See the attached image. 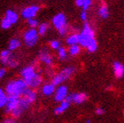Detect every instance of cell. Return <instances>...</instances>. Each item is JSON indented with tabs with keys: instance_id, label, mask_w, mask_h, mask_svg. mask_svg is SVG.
<instances>
[{
	"instance_id": "d6986e66",
	"label": "cell",
	"mask_w": 124,
	"mask_h": 123,
	"mask_svg": "<svg viewBox=\"0 0 124 123\" xmlns=\"http://www.w3.org/2000/svg\"><path fill=\"white\" fill-rule=\"evenodd\" d=\"M5 18L7 19L12 25L17 23L18 20H19V15H18V13L16 12H14V11H12V10H7L6 11Z\"/></svg>"
},
{
	"instance_id": "7a4b0ae2",
	"label": "cell",
	"mask_w": 124,
	"mask_h": 123,
	"mask_svg": "<svg viewBox=\"0 0 124 123\" xmlns=\"http://www.w3.org/2000/svg\"><path fill=\"white\" fill-rule=\"evenodd\" d=\"M0 62L4 66L9 67L12 69H14L19 65V62L17 61L12 51H10L9 49L3 50L2 52L0 53Z\"/></svg>"
},
{
	"instance_id": "f546056e",
	"label": "cell",
	"mask_w": 124,
	"mask_h": 123,
	"mask_svg": "<svg viewBox=\"0 0 124 123\" xmlns=\"http://www.w3.org/2000/svg\"><path fill=\"white\" fill-rule=\"evenodd\" d=\"M49 47L52 48V49H55V50H57L60 47H61V44L58 40H51L49 42Z\"/></svg>"
},
{
	"instance_id": "5bb4252c",
	"label": "cell",
	"mask_w": 124,
	"mask_h": 123,
	"mask_svg": "<svg viewBox=\"0 0 124 123\" xmlns=\"http://www.w3.org/2000/svg\"><path fill=\"white\" fill-rule=\"evenodd\" d=\"M36 96H37V95H36L35 91L33 90V89H31V88L28 87L26 89V92H24V94L21 96V98H23V99L31 106L33 102L35 101Z\"/></svg>"
},
{
	"instance_id": "1f68e13d",
	"label": "cell",
	"mask_w": 124,
	"mask_h": 123,
	"mask_svg": "<svg viewBox=\"0 0 124 123\" xmlns=\"http://www.w3.org/2000/svg\"><path fill=\"white\" fill-rule=\"evenodd\" d=\"M104 113H105V111H104L103 108L99 107V108L96 109V114H97V115H102V114H104Z\"/></svg>"
},
{
	"instance_id": "8d00e7d4",
	"label": "cell",
	"mask_w": 124,
	"mask_h": 123,
	"mask_svg": "<svg viewBox=\"0 0 124 123\" xmlns=\"http://www.w3.org/2000/svg\"><path fill=\"white\" fill-rule=\"evenodd\" d=\"M86 123H91V121H90V120H87V121H86Z\"/></svg>"
},
{
	"instance_id": "30bf717a",
	"label": "cell",
	"mask_w": 124,
	"mask_h": 123,
	"mask_svg": "<svg viewBox=\"0 0 124 123\" xmlns=\"http://www.w3.org/2000/svg\"><path fill=\"white\" fill-rule=\"evenodd\" d=\"M40 11V7L37 5H30L24 8L21 11V16L26 19L34 18L37 14V12Z\"/></svg>"
},
{
	"instance_id": "2e32d148",
	"label": "cell",
	"mask_w": 124,
	"mask_h": 123,
	"mask_svg": "<svg viewBox=\"0 0 124 123\" xmlns=\"http://www.w3.org/2000/svg\"><path fill=\"white\" fill-rule=\"evenodd\" d=\"M70 105V102L69 100H67L65 99L64 100H62V102H60V104L58 105L57 107H55V114L59 115V114H63L65 111H66L67 109L69 108Z\"/></svg>"
},
{
	"instance_id": "7402d4cb",
	"label": "cell",
	"mask_w": 124,
	"mask_h": 123,
	"mask_svg": "<svg viewBox=\"0 0 124 123\" xmlns=\"http://www.w3.org/2000/svg\"><path fill=\"white\" fill-rule=\"evenodd\" d=\"M48 29V23H41L38 26V29H37V33L39 35L43 36L45 35Z\"/></svg>"
},
{
	"instance_id": "9a60e30c",
	"label": "cell",
	"mask_w": 124,
	"mask_h": 123,
	"mask_svg": "<svg viewBox=\"0 0 124 123\" xmlns=\"http://www.w3.org/2000/svg\"><path fill=\"white\" fill-rule=\"evenodd\" d=\"M41 83H42V77H41V75H39L37 73L26 85H27V86L29 88H31V89H36V88L39 87L41 85Z\"/></svg>"
},
{
	"instance_id": "e0dca14e",
	"label": "cell",
	"mask_w": 124,
	"mask_h": 123,
	"mask_svg": "<svg viewBox=\"0 0 124 123\" xmlns=\"http://www.w3.org/2000/svg\"><path fill=\"white\" fill-rule=\"evenodd\" d=\"M113 68H114V72L117 78H121L124 75V65L122 64L119 62H115L113 64Z\"/></svg>"
},
{
	"instance_id": "44dd1931",
	"label": "cell",
	"mask_w": 124,
	"mask_h": 123,
	"mask_svg": "<svg viewBox=\"0 0 124 123\" xmlns=\"http://www.w3.org/2000/svg\"><path fill=\"white\" fill-rule=\"evenodd\" d=\"M78 41H79V36L78 33H72V34L68 36L66 39V43L69 46L77 45V44H78Z\"/></svg>"
},
{
	"instance_id": "cb8c5ba5",
	"label": "cell",
	"mask_w": 124,
	"mask_h": 123,
	"mask_svg": "<svg viewBox=\"0 0 124 123\" xmlns=\"http://www.w3.org/2000/svg\"><path fill=\"white\" fill-rule=\"evenodd\" d=\"M99 15L100 16V18L102 19H107L109 16V11L108 8L106 5H102L101 7L99 9Z\"/></svg>"
},
{
	"instance_id": "e575fe53",
	"label": "cell",
	"mask_w": 124,
	"mask_h": 123,
	"mask_svg": "<svg viewBox=\"0 0 124 123\" xmlns=\"http://www.w3.org/2000/svg\"><path fill=\"white\" fill-rule=\"evenodd\" d=\"M75 4H76L77 6H78V7H82V5H83V0H76V1H75Z\"/></svg>"
},
{
	"instance_id": "3957f363",
	"label": "cell",
	"mask_w": 124,
	"mask_h": 123,
	"mask_svg": "<svg viewBox=\"0 0 124 123\" xmlns=\"http://www.w3.org/2000/svg\"><path fill=\"white\" fill-rule=\"evenodd\" d=\"M78 36H79L78 44H80V46H82V47H86L92 40H94V32L91 28V26H89L88 23H85L83 30L78 34Z\"/></svg>"
},
{
	"instance_id": "4fadbf2b",
	"label": "cell",
	"mask_w": 124,
	"mask_h": 123,
	"mask_svg": "<svg viewBox=\"0 0 124 123\" xmlns=\"http://www.w3.org/2000/svg\"><path fill=\"white\" fill-rule=\"evenodd\" d=\"M39 59L41 62L47 65V66H50L53 63V57L52 55L49 54L47 49H42L41 50V52L39 54Z\"/></svg>"
},
{
	"instance_id": "277c9868",
	"label": "cell",
	"mask_w": 124,
	"mask_h": 123,
	"mask_svg": "<svg viewBox=\"0 0 124 123\" xmlns=\"http://www.w3.org/2000/svg\"><path fill=\"white\" fill-rule=\"evenodd\" d=\"M52 24L57 29L60 35H65L67 33V23L65 15L62 12H59L52 19Z\"/></svg>"
},
{
	"instance_id": "d590c367",
	"label": "cell",
	"mask_w": 124,
	"mask_h": 123,
	"mask_svg": "<svg viewBox=\"0 0 124 123\" xmlns=\"http://www.w3.org/2000/svg\"><path fill=\"white\" fill-rule=\"evenodd\" d=\"M3 123H16V122H15V121H13L12 119L8 118V119H6V120H5V121H4V122H3Z\"/></svg>"
},
{
	"instance_id": "f1b7e54d",
	"label": "cell",
	"mask_w": 124,
	"mask_h": 123,
	"mask_svg": "<svg viewBox=\"0 0 124 123\" xmlns=\"http://www.w3.org/2000/svg\"><path fill=\"white\" fill-rule=\"evenodd\" d=\"M1 27H2V29H5V30H6V29H9L11 26H12V24L11 23V22L8 20L7 19H5V18H4V19L1 20Z\"/></svg>"
},
{
	"instance_id": "9c48e42d",
	"label": "cell",
	"mask_w": 124,
	"mask_h": 123,
	"mask_svg": "<svg viewBox=\"0 0 124 123\" xmlns=\"http://www.w3.org/2000/svg\"><path fill=\"white\" fill-rule=\"evenodd\" d=\"M19 98L15 96H8L6 103H5V109L6 114H11L19 105Z\"/></svg>"
},
{
	"instance_id": "836d02e7",
	"label": "cell",
	"mask_w": 124,
	"mask_h": 123,
	"mask_svg": "<svg viewBox=\"0 0 124 123\" xmlns=\"http://www.w3.org/2000/svg\"><path fill=\"white\" fill-rule=\"evenodd\" d=\"M5 72H6V71H5V69H2V68L0 69V80H1V79H2V78L5 77Z\"/></svg>"
},
{
	"instance_id": "4dcf8cb0",
	"label": "cell",
	"mask_w": 124,
	"mask_h": 123,
	"mask_svg": "<svg viewBox=\"0 0 124 123\" xmlns=\"http://www.w3.org/2000/svg\"><path fill=\"white\" fill-rule=\"evenodd\" d=\"M92 4V0H83V5H82V8H83V11H86L88 9L89 6L91 5Z\"/></svg>"
},
{
	"instance_id": "ac0fdd59",
	"label": "cell",
	"mask_w": 124,
	"mask_h": 123,
	"mask_svg": "<svg viewBox=\"0 0 124 123\" xmlns=\"http://www.w3.org/2000/svg\"><path fill=\"white\" fill-rule=\"evenodd\" d=\"M55 91V85H54L52 83L50 84H45L41 88V92L44 96H51L54 94V92Z\"/></svg>"
},
{
	"instance_id": "83f0119b",
	"label": "cell",
	"mask_w": 124,
	"mask_h": 123,
	"mask_svg": "<svg viewBox=\"0 0 124 123\" xmlns=\"http://www.w3.org/2000/svg\"><path fill=\"white\" fill-rule=\"evenodd\" d=\"M27 20V25L29 26L30 28H35L39 26V21L34 18H32V19H26Z\"/></svg>"
},
{
	"instance_id": "4316f807",
	"label": "cell",
	"mask_w": 124,
	"mask_h": 123,
	"mask_svg": "<svg viewBox=\"0 0 124 123\" xmlns=\"http://www.w3.org/2000/svg\"><path fill=\"white\" fill-rule=\"evenodd\" d=\"M57 55H58V58H59L60 60H65L67 58V51L66 49H65L64 47H60L59 48L57 49Z\"/></svg>"
},
{
	"instance_id": "8fae6325",
	"label": "cell",
	"mask_w": 124,
	"mask_h": 123,
	"mask_svg": "<svg viewBox=\"0 0 124 123\" xmlns=\"http://www.w3.org/2000/svg\"><path fill=\"white\" fill-rule=\"evenodd\" d=\"M67 100H69L70 103L73 102L75 104H83L84 102H85L87 100V95L85 93H82V92H78V93H73V94H70L67 96L66 98Z\"/></svg>"
},
{
	"instance_id": "484cf974",
	"label": "cell",
	"mask_w": 124,
	"mask_h": 123,
	"mask_svg": "<svg viewBox=\"0 0 124 123\" xmlns=\"http://www.w3.org/2000/svg\"><path fill=\"white\" fill-rule=\"evenodd\" d=\"M86 48H87V50H88L89 52L91 53L95 52L96 50H97V48H98V44H97V41H96L95 39L93 40L91 42L89 43L88 45H87V47H86Z\"/></svg>"
},
{
	"instance_id": "5b68a950",
	"label": "cell",
	"mask_w": 124,
	"mask_h": 123,
	"mask_svg": "<svg viewBox=\"0 0 124 123\" xmlns=\"http://www.w3.org/2000/svg\"><path fill=\"white\" fill-rule=\"evenodd\" d=\"M76 69L74 67H67L62 70H61L58 74H56L52 79V84L54 85H59L62 83L65 82L67 79H69L70 77L71 76L72 74L75 73Z\"/></svg>"
},
{
	"instance_id": "603a6c76",
	"label": "cell",
	"mask_w": 124,
	"mask_h": 123,
	"mask_svg": "<svg viewBox=\"0 0 124 123\" xmlns=\"http://www.w3.org/2000/svg\"><path fill=\"white\" fill-rule=\"evenodd\" d=\"M7 97L8 95L6 94V92H5V90L2 89V88H0V108L5 107L6 100H7Z\"/></svg>"
},
{
	"instance_id": "8992f818",
	"label": "cell",
	"mask_w": 124,
	"mask_h": 123,
	"mask_svg": "<svg viewBox=\"0 0 124 123\" xmlns=\"http://www.w3.org/2000/svg\"><path fill=\"white\" fill-rule=\"evenodd\" d=\"M39 38V34L35 28H29L25 31L23 34V40L25 45L28 47H32L35 45Z\"/></svg>"
},
{
	"instance_id": "ba28073f",
	"label": "cell",
	"mask_w": 124,
	"mask_h": 123,
	"mask_svg": "<svg viewBox=\"0 0 124 123\" xmlns=\"http://www.w3.org/2000/svg\"><path fill=\"white\" fill-rule=\"evenodd\" d=\"M36 74L37 73H36L34 67L32 66V65H28V66L25 67L24 69H22L21 72H20V76H21L22 79L27 84Z\"/></svg>"
},
{
	"instance_id": "d6a6232c",
	"label": "cell",
	"mask_w": 124,
	"mask_h": 123,
	"mask_svg": "<svg viewBox=\"0 0 124 123\" xmlns=\"http://www.w3.org/2000/svg\"><path fill=\"white\" fill-rule=\"evenodd\" d=\"M80 18H81V19L83 20V21H85L86 19H87V16H86V12H85V11H83V12H81Z\"/></svg>"
},
{
	"instance_id": "ffe728a7",
	"label": "cell",
	"mask_w": 124,
	"mask_h": 123,
	"mask_svg": "<svg viewBox=\"0 0 124 123\" xmlns=\"http://www.w3.org/2000/svg\"><path fill=\"white\" fill-rule=\"evenodd\" d=\"M21 46V41L19 40L18 38H13L10 40L9 43H8V49L10 51H14V50L19 48Z\"/></svg>"
},
{
	"instance_id": "7c38bea8",
	"label": "cell",
	"mask_w": 124,
	"mask_h": 123,
	"mask_svg": "<svg viewBox=\"0 0 124 123\" xmlns=\"http://www.w3.org/2000/svg\"><path fill=\"white\" fill-rule=\"evenodd\" d=\"M55 100L56 102H62V100H64L68 96V88L65 85H59L56 89H55Z\"/></svg>"
},
{
	"instance_id": "6da1fadb",
	"label": "cell",
	"mask_w": 124,
	"mask_h": 123,
	"mask_svg": "<svg viewBox=\"0 0 124 123\" xmlns=\"http://www.w3.org/2000/svg\"><path fill=\"white\" fill-rule=\"evenodd\" d=\"M28 88L26 83L22 78L15 79V80L10 81L7 85H5V92L8 96H15V97L20 98L24 92Z\"/></svg>"
},
{
	"instance_id": "d4e9b609",
	"label": "cell",
	"mask_w": 124,
	"mask_h": 123,
	"mask_svg": "<svg viewBox=\"0 0 124 123\" xmlns=\"http://www.w3.org/2000/svg\"><path fill=\"white\" fill-rule=\"evenodd\" d=\"M79 52H80V47H79L78 44L77 45H72V46H70V48H69V53L70 55L72 56H75L77 54H78Z\"/></svg>"
},
{
	"instance_id": "52a82bcc",
	"label": "cell",
	"mask_w": 124,
	"mask_h": 123,
	"mask_svg": "<svg viewBox=\"0 0 124 123\" xmlns=\"http://www.w3.org/2000/svg\"><path fill=\"white\" fill-rule=\"evenodd\" d=\"M30 107V105L26 101V100L23 99V98H19V101L18 107L13 110V111L11 113V115H12V118H19V116H21V114L24 113L26 110H27V108Z\"/></svg>"
}]
</instances>
